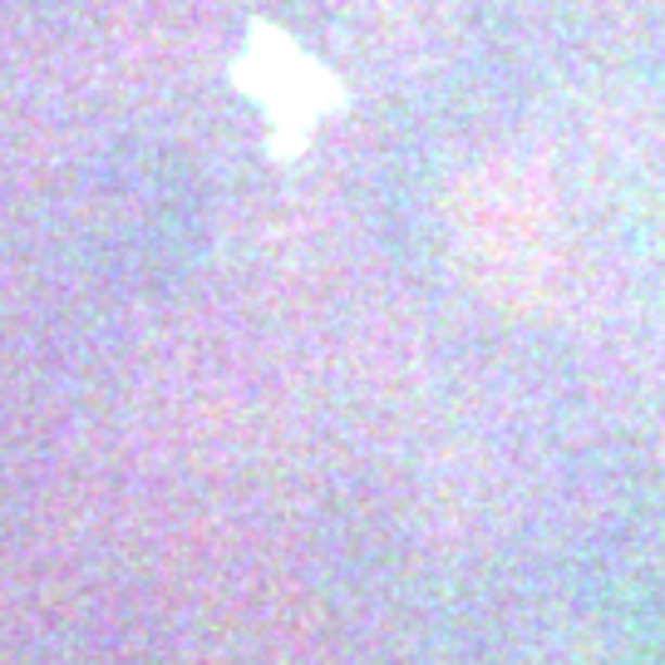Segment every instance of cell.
Segmentation results:
<instances>
[{
	"label": "cell",
	"instance_id": "6da1fadb",
	"mask_svg": "<svg viewBox=\"0 0 665 665\" xmlns=\"http://www.w3.org/2000/svg\"><path fill=\"white\" fill-rule=\"evenodd\" d=\"M300 54L291 50L286 40H281L277 30H267V25H257L252 30V54H247V69H242V85L257 89L261 99H267L271 108H277L281 124H291V118H316V104L300 89H291V75H300Z\"/></svg>",
	"mask_w": 665,
	"mask_h": 665
}]
</instances>
